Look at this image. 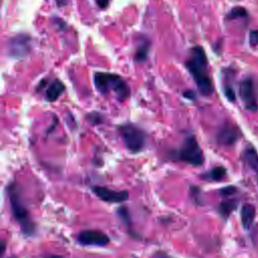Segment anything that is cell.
I'll use <instances>...</instances> for the list:
<instances>
[{
    "mask_svg": "<svg viewBox=\"0 0 258 258\" xmlns=\"http://www.w3.org/2000/svg\"><path fill=\"white\" fill-rule=\"evenodd\" d=\"M185 67L192 76L200 93L204 96H210L214 87L208 72V59L203 47L196 46L191 48Z\"/></svg>",
    "mask_w": 258,
    "mask_h": 258,
    "instance_id": "6da1fadb",
    "label": "cell"
},
{
    "mask_svg": "<svg viewBox=\"0 0 258 258\" xmlns=\"http://www.w3.org/2000/svg\"><path fill=\"white\" fill-rule=\"evenodd\" d=\"M7 192L12 215L15 221L18 223L21 232L26 236L33 235L35 233L36 226L30 217L17 185L15 183H10L7 187Z\"/></svg>",
    "mask_w": 258,
    "mask_h": 258,
    "instance_id": "7a4b0ae2",
    "label": "cell"
},
{
    "mask_svg": "<svg viewBox=\"0 0 258 258\" xmlns=\"http://www.w3.org/2000/svg\"><path fill=\"white\" fill-rule=\"evenodd\" d=\"M94 83L96 89L107 95L113 92L118 101L124 102L130 96V88L122 77L110 73H96L94 75Z\"/></svg>",
    "mask_w": 258,
    "mask_h": 258,
    "instance_id": "3957f363",
    "label": "cell"
},
{
    "mask_svg": "<svg viewBox=\"0 0 258 258\" xmlns=\"http://www.w3.org/2000/svg\"><path fill=\"white\" fill-rule=\"evenodd\" d=\"M177 158L187 164L200 166L204 163L205 157L196 137L190 135L185 138L177 151Z\"/></svg>",
    "mask_w": 258,
    "mask_h": 258,
    "instance_id": "277c9868",
    "label": "cell"
},
{
    "mask_svg": "<svg viewBox=\"0 0 258 258\" xmlns=\"http://www.w3.org/2000/svg\"><path fill=\"white\" fill-rule=\"evenodd\" d=\"M118 131L125 146L131 152H139L144 147L145 134L139 127L133 124H123L118 127Z\"/></svg>",
    "mask_w": 258,
    "mask_h": 258,
    "instance_id": "5b68a950",
    "label": "cell"
},
{
    "mask_svg": "<svg viewBox=\"0 0 258 258\" xmlns=\"http://www.w3.org/2000/svg\"><path fill=\"white\" fill-rule=\"evenodd\" d=\"M77 242L83 246L104 247L109 244L110 238L107 234L98 230H85L78 234Z\"/></svg>",
    "mask_w": 258,
    "mask_h": 258,
    "instance_id": "8992f818",
    "label": "cell"
},
{
    "mask_svg": "<svg viewBox=\"0 0 258 258\" xmlns=\"http://www.w3.org/2000/svg\"><path fill=\"white\" fill-rule=\"evenodd\" d=\"M239 95L247 110L256 111L258 109V104L254 91V84L250 78L244 79L240 83Z\"/></svg>",
    "mask_w": 258,
    "mask_h": 258,
    "instance_id": "52a82bcc",
    "label": "cell"
},
{
    "mask_svg": "<svg viewBox=\"0 0 258 258\" xmlns=\"http://www.w3.org/2000/svg\"><path fill=\"white\" fill-rule=\"evenodd\" d=\"M92 190L100 200L106 203H122L129 198V192L127 190H114L101 185H94Z\"/></svg>",
    "mask_w": 258,
    "mask_h": 258,
    "instance_id": "ba28073f",
    "label": "cell"
},
{
    "mask_svg": "<svg viewBox=\"0 0 258 258\" xmlns=\"http://www.w3.org/2000/svg\"><path fill=\"white\" fill-rule=\"evenodd\" d=\"M241 136V132L238 127L233 124L223 125L217 133V141L224 146L233 145Z\"/></svg>",
    "mask_w": 258,
    "mask_h": 258,
    "instance_id": "9c48e42d",
    "label": "cell"
},
{
    "mask_svg": "<svg viewBox=\"0 0 258 258\" xmlns=\"http://www.w3.org/2000/svg\"><path fill=\"white\" fill-rule=\"evenodd\" d=\"M63 91H64L63 84L59 80L54 79L47 85V88L45 91V99L48 102H54L60 97Z\"/></svg>",
    "mask_w": 258,
    "mask_h": 258,
    "instance_id": "30bf717a",
    "label": "cell"
},
{
    "mask_svg": "<svg viewBox=\"0 0 258 258\" xmlns=\"http://www.w3.org/2000/svg\"><path fill=\"white\" fill-rule=\"evenodd\" d=\"M256 211L251 204H245L241 210V222L244 229H250L255 219Z\"/></svg>",
    "mask_w": 258,
    "mask_h": 258,
    "instance_id": "8fae6325",
    "label": "cell"
},
{
    "mask_svg": "<svg viewBox=\"0 0 258 258\" xmlns=\"http://www.w3.org/2000/svg\"><path fill=\"white\" fill-rule=\"evenodd\" d=\"M243 159L249 167L258 171V154L253 147L245 148L243 152Z\"/></svg>",
    "mask_w": 258,
    "mask_h": 258,
    "instance_id": "7c38bea8",
    "label": "cell"
},
{
    "mask_svg": "<svg viewBox=\"0 0 258 258\" xmlns=\"http://www.w3.org/2000/svg\"><path fill=\"white\" fill-rule=\"evenodd\" d=\"M226 169L223 166H216L202 174V178L210 181H220L226 176Z\"/></svg>",
    "mask_w": 258,
    "mask_h": 258,
    "instance_id": "4fadbf2b",
    "label": "cell"
},
{
    "mask_svg": "<svg viewBox=\"0 0 258 258\" xmlns=\"http://www.w3.org/2000/svg\"><path fill=\"white\" fill-rule=\"evenodd\" d=\"M237 207V202L234 200H230V201H225L222 202L219 206V211L221 213V215L224 218H228L229 215L236 209Z\"/></svg>",
    "mask_w": 258,
    "mask_h": 258,
    "instance_id": "5bb4252c",
    "label": "cell"
},
{
    "mask_svg": "<svg viewBox=\"0 0 258 258\" xmlns=\"http://www.w3.org/2000/svg\"><path fill=\"white\" fill-rule=\"evenodd\" d=\"M148 48H149V43H146V42L141 43V45L138 46L136 51H135L134 59L136 61L145 60L147 58V55H148Z\"/></svg>",
    "mask_w": 258,
    "mask_h": 258,
    "instance_id": "9a60e30c",
    "label": "cell"
},
{
    "mask_svg": "<svg viewBox=\"0 0 258 258\" xmlns=\"http://www.w3.org/2000/svg\"><path fill=\"white\" fill-rule=\"evenodd\" d=\"M117 214L120 218V220L123 222V224L127 227V228H131L132 224H131V219H130V215L129 212L127 210L126 207H120L117 211Z\"/></svg>",
    "mask_w": 258,
    "mask_h": 258,
    "instance_id": "2e32d148",
    "label": "cell"
},
{
    "mask_svg": "<svg viewBox=\"0 0 258 258\" xmlns=\"http://www.w3.org/2000/svg\"><path fill=\"white\" fill-rule=\"evenodd\" d=\"M247 16V11L245 8L243 7H234L233 9H231L227 15V19L228 20H232V19H236L239 17H245Z\"/></svg>",
    "mask_w": 258,
    "mask_h": 258,
    "instance_id": "e0dca14e",
    "label": "cell"
},
{
    "mask_svg": "<svg viewBox=\"0 0 258 258\" xmlns=\"http://www.w3.org/2000/svg\"><path fill=\"white\" fill-rule=\"evenodd\" d=\"M249 40H250L251 45H258V29L252 30L250 32Z\"/></svg>",
    "mask_w": 258,
    "mask_h": 258,
    "instance_id": "ac0fdd59",
    "label": "cell"
},
{
    "mask_svg": "<svg viewBox=\"0 0 258 258\" xmlns=\"http://www.w3.org/2000/svg\"><path fill=\"white\" fill-rule=\"evenodd\" d=\"M236 191V187L235 186H227V187H224L221 189V195L222 196H229V195H232Z\"/></svg>",
    "mask_w": 258,
    "mask_h": 258,
    "instance_id": "d6986e66",
    "label": "cell"
},
{
    "mask_svg": "<svg viewBox=\"0 0 258 258\" xmlns=\"http://www.w3.org/2000/svg\"><path fill=\"white\" fill-rule=\"evenodd\" d=\"M152 258H171V257L162 251H157L153 254Z\"/></svg>",
    "mask_w": 258,
    "mask_h": 258,
    "instance_id": "ffe728a7",
    "label": "cell"
},
{
    "mask_svg": "<svg viewBox=\"0 0 258 258\" xmlns=\"http://www.w3.org/2000/svg\"><path fill=\"white\" fill-rule=\"evenodd\" d=\"M95 1H96L97 5H98L99 7H101V8H105V7H107V6H108V4H109V1H110V0H95Z\"/></svg>",
    "mask_w": 258,
    "mask_h": 258,
    "instance_id": "44dd1931",
    "label": "cell"
},
{
    "mask_svg": "<svg viewBox=\"0 0 258 258\" xmlns=\"http://www.w3.org/2000/svg\"><path fill=\"white\" fill-rule=\"evenodd\" d=\"M34 258H62L61 256L58 255H53V254H47V255H41V256H37Z\"/></svg>",
    "mask_w": 258,
    "mask_h": 258,
    "instance_id": "7402d4cb",
    "label": "cell"
}]
</instances>
